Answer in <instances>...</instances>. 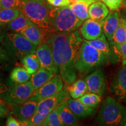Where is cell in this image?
<instances>
[{
	"mask_svg": "<svg viewBox=\"0 0 126 126\" xmlns=\"http://www.w3.org/2000/svg\"><path fill=\"white\" fill-rule=\"evenodd\" d=\"M8 108L3 102H0V118L4 117L8 114Z\"/></svg>",
	"mask_w": 126,
	"mask_h": 126,
	"instance_id": "39",
	"label": "cell"
},
{
	"mask_svg": "<svg viewBox=\"0 0 126 126\" xmlns=\"http://www.w3.org/2000/svg\"><path fill=\"white\" fill-rule=\"evenodd\" d=\"M108 60L102 52L83 40L75 68L79 73L85 74L104 65Z\"/></svg>",
	"mask_w": 126,
	"mask_h": 126,
	"instance_id": "5",
	"label": "cell"
},
{
	"mask_svg": "<svg viewBox=\"0 0 126 126\" xmlns=\"http://www.w3.org/2000/svg\"><path fill=\"white\" fill-rule=\"evenodd\" d=\"M69 1H70V2H71V3L77 2H81V1H84V2L87 3L88 5H89L91 4L90 2H89V0H69Z\"/></svg>",
	"mask_w": 126,
	"mask_h": 126,
	"instance_id": "41",
	"label": "cell"
},
{
	"mask_svg": "<svg viewBox=\"0 0 126 126\" xmlns=\"http://www.w3.org/2000/svg\"><path fill=\"white\" fill-rule=\"evenodd\" d=\"M42 126H64L57 109L55 108L50 111L49 114L47 115Z\"/></svg>",
	"mask_w": 126,
	"mask_h": 126,
	"instance_id": "31",
	"label": "cell"
},
{
	"mask_svg": "<svg viewBox=\"0 0 126 126\" xmlns=\"http://www.w3.org/2000/svg\"><path fill=\"white\" fill-rule=\"evenodd\" d=\"M124 64H126V59L123 61V65H124Z\"/></svg>",
	"mask_w": 126,
	"mask_h": 126,
	"instance_id": "44",
	"label": "cell"
},
{
	"mask_svg": "<svg viewBox=\"0 0 126 126\" xmlns=\"http://www.w3.org/2000/svg\"><path fill=\"white\" fill-rule=\"evenodd\" d=\"M120 20L119 12L118 11H113L102 22L103 33L109 42L112 40L115 31L119 25Z\"/></svg>",
	"mask_w": 126,
	"mask_h": 126,
	"instance_id": "15",
	"label": "cell"
},
{
	"mask_svg": "<svg viewBox=\"0 0 126 126\" xmlns=\"http://www.w3.org/2000/svg\"><path fill=\"white\" fill-rule=\"evenodd\" d=\"M122 6L123 8H126V0H123V3Z\"/></svg>",
	"mask_w": 126,
	"mask_h": 126,
	"instance_id": "42",
	"label": "cell"
},
{
	"mask_svg": "<svg viewBox=\"0 0 126 126\" xmlns=\"http://www.w3.org/2000/svg\"><path fill=\"white\" fill-rule=\"evenodd\" d=\"M6 126H20V122L18 119H16L12 115H9L8 117Z\"/></svg>",
	"mask_w": 126,
	"mask_h": 126,
	"instance_id": "37",
	"label": "cell"
},
{
	"mask_svg": "<svg viewBox=\"0 0 126 126\" xmlns=\"http://www.w3.org/2000/svg\"><path fill=\"white\" fill-rule=\"evenodd\" d=\"M55 75L48 69L40 67L37 72L32 74L31 78V82L34 90L36 91L49 81Z\"/></svg>",
	"mask_w": 126,
	"mask_h": 126,
	"instance_id": "18",
	"label": "cell"
},
{
	"mask_svg": "<svg viewBox=\"0 0 126 126\" xmlns=\"http://www.w3.org/2000/svg\"><path fill=\"white\" fill-rule=\"evenodd\" d=\"M89 2H90L91 4H92V1H91V0H89Z\"/></svg>",
	"mask_w": 126,
	"mask_h": 126,
	"instance_id": "45",
	"label": "cell"
},
{
	"mask_svg": "<svg viewBox=\"0 0 126 126\" xmlns=\"http://www.w3.org/2000/svg\"><path fill=\"white\" fill-rule=\"evenodd\" d=\"M39 102L31 97L23 103L14 106L12 114L20 122L29 120L37 111Z\"/></svg>",
	"mask_w": 126,
	"mask_h": 126,
	"instance_id": "12",
	"label": "cell"
},
{
	"mask_svg": "<svg viewBox=\"0 0 126 126\" xmlns=\"http://www.w3.org/2000/svg\"><path fill=\"white\" fill-rule=\"evenodd\" d=\"M50 8L44 0H21L19 9L32 22L50 33L53 32L50 25Z\"/></svg>",
	"mask_w": 126,
	"mask_h": 126,
	"instance_id": "3",
	"label": "cell"
},
{
	"mask_svg": "<svg viewBox=\"0 0 126 126\" xmlns=\"http://www.w3.org/2000/svg\"><path fill=\"white\" fill-rule=\"evenodd\" d=\"M88 6H89V5H88L86 2L81 1L72 3L71 4H70L69 7L77 18L82 21H84L89 18L88 13Z\"/></svg>",
	"mask_w": 126,
	"mask_h": 126,
	"instance_id": "26",
	"label": "cell"
},
{
	"mask_svg": "<svg viewBox=\"0 0 126 126\" xmlns=\"http://www.w3.org/2000/svg\"><path fill=\"white\" fill-rule=\"evenodd\" d=\"M31 22V20L20 11L19 15L7 25L6 29L11 32H19Z\"/></svg>",
	"mask_w": 126,
	"mask_h": 126,
	"instance_id": "23",
	"label": "cell"
},
{
	"mask_svg": "<svg viewBox=\"0 0 126 126\" xmlns=\"http://www.w3.org/2000/svg\"><path fill=\"white\" fill-rule=\"evenodd\" d=\"M111 11H117L122 6L123 0H102Z\"/></svg>",
	"mask_w": 126,
	"mask_h": 126,
	"instance_id": "35",
	"label": "cell"
},
{
	"mask_svg": "<svg viewBox=\"0 0 126 126\" xmlns=\"http://www.w3.org/2000/svg\"><path fill=\"white\" fill-rule=\"evenodd\" d=\"M86 43H87L96 48L99 51L102 52L103 54L106 56L108 59H112V53L110 48L109 44L107 41L106 37L103 33L98 38L92 40H83Z\"/></svg>",
	"mask_w": 126,
	"mask_h": 126,
	"instance_id": "21",
	"label": "cell"
},
{
	"mask_svg": "<svg viewBox=\"0 0 126 126\" xmlns=\"http://www.w3.org/2000/svg\"><path fill=\"white\" fill-rule=\"evenodd\" d=\"M3 46L14 60L22 59L29 54L36 53L37 46L19 32H7Z\"/></svg>",
	"mask_w": 126,
	"mask_h": 126,
	"instance_id": "6",
	"label": "cell"
},
{
	"mask_svg": "<svg viewBox=\"0 0 126 126\" xmlns=\"http://www.w3.org/2000/svg\"><path fill=\"white\" fill-rule=\"evenodd\" d=\"M21 0H1V8H19Z\"/></svg>",
	"mask_w": 126,
	"mask_h": 126,
	"instance_id": "34",
	"label": "cell"
},
{
	"mask_svg": "<svg viewBox=\"0 0 126 126\" xmlns=\"http://www.w3.org/2000/svg\"><path fill=\"white\" fill-rule=\"evenodd\" d=\"M31 81L23 83H15L8 92L0 97L8 105L15 106L28 100L34 92Z\"/></svg>",
	"mask_w": 126,
	"mask_h": 126,
	"instance_id": "7",
	"label": "cell"
},
{
	"mask_svg": "<svg viewBox=\"0 0 126 126\" xmlns=\"http://www.w3.org/2000/svg\"><path fill=\"white\" fill-rule=\"evenodd\" d=\"M6 31H7L6 28L0 25V42H2V41L4 40L7 32Z\"/></svg>",
	"mask_w": 126,
	"mask_h": 126,
	"instance_id": "40",
	"label": "cell"
},
{
	"mask_svg": "<svg viewBox=\"0 0 126 126\" xmlns=\"http://www.w3.org/2000/svg\"><path fill=\"white\" fill-rule=\"evenodd\" d=\"M46 42L51 46L53 58L64 82L71 84L76 80L75 64L83 40L79 32L75 30L68 33H48Z\"/></svg>",
	"mask_w": 126,
	"mask_h": 126,
	"instance_id": "1",
	"label": "cell"
},
{
	"mask_svg": "<svg viewBox=\"0 0 126 126\" xmlns=\"http://www.w3.org/2000/svg\"><path fill=\"white\" fill-rule=\"evenodd\" d=\"M85 105L92 108H96L101 102V97L99 94L89 92L83 94L78 99Z\"/></svg>",
	"mask_w": 126,
	"mask_h": 126,
	"instance_id": "30",
	"label": "cell"
},
{
	"mask_svg": "<svg viewBox=\"0 0 126 126\" xmlns=\"http://www.w3.org/2000/svg\"><path fill=\"white\" fill-rule=\"evenodd\" d=\"M56 109L64 126H72L77 125L78 123L77 116L70 109L65 100L60 104Z\"/></svg>",
	"mask_w": 126,
	"mask_h": 126,
	"instance_id": "20",
	"label": "cell"
},
{
	"mask_svg": "<svg viewBox=\"0 0 126 126\" xmlns=\"http://www.w3.org/2000/svg\"><path fill=\"white\" fill-rule=\"evenodd\" d=\"M19 8H0V25L5 27L20 14Z\"/></svg>",
	"mask_w": 126,
	"mask_h": 126,
	"instance_id": "28",
	"label": "cell"
},
{
	"mask_svg": "<svg viewBox=\"0 0 126 126\" xmlns=\"http://www.w3.org/2000/svg\"><path fill=\"white\" fill-rule=\"evenodd\" d=\"M0 102H2V100H0Z\"/></svg>",
	"mask_w": 126,
	"mask_h": 126,
	"instance_id": "46",
	"label": "cell"
},
{
	"mask_svg": "<svg viewBox=\"0 0 126 126\" xmlns=\"http://www.w3.org/2000/svg\"><path fill=\"white\" fill-rule=\"evenodd\" d=\"M110 90L119 100L126 102V64H124L113 77Z\"/></svg>",
	"mask_w": 126,
	"mask_h": 126,
	"instance_id": "10",
	"label": "cell"
},
{
	"mask_svg": "<svg viewBox=\"0 0 126 126\" xmlns=\"http://www.w3.org/2000/svg\"><path fill=\"white\" fill-rule=\"evenodd\" d=\"M89 18L93 20L102 22L109 14V9L104 2L96 1L89 5L88 8Z\"/></svg>",
	"mask_w": 126,
	"mask_h": 126,
	"instance_id": "19",
	"label": "cell"
},
{
	"mask_svg": "<svg viewBox=\"0 0 126 126\" xmlns=\"http://www.w3.org/2000/svg\"><path fill=\"white\" fill-rule=\"evenodd\" d=\"M88 91L102 96L106 89V82L101 69H96L85 78Z\"/></svg>",
	"mask_w": 126,
	"mask_h": 126,
	"instance_id": "11",
	"label": "cell"
},
{
	"mask_svg": "<svg viewBox=\"0 0 126 126\" xmlns=\"http://www.w3.org/2000/svg\"><path fill=\"white\" fill-rule=\"evenodd\" d=\"M36 54L40 61L41 67L48 69L55 74L59 72L53 58L51 47L49 44L46 42L41 43L37 47Z\"/></svg>",
	"mask_w": 126,
	"mask_h": 126,
	"instance_id": "9",
	"label": "cell"
},
{
	"mask_svg": "<svg viewBox=\"0 0 126 126\" xmlns=\"http://www.w3.org/2000/svg\"><path fill=\"white\" fill-rule=\"evenodd\" d=\"M69 94L72 98L78 99L88 91L85 80L78 79L75 81L67 88Z\"/></svg>",
	"mask_w": 126,
	"mask_h": 126,
	"instance_id": "22",
	"label": "cell"
},
{
	"mask_svg": "<svg viewBox=\"0 0 126 126\" xmlns=\"http://www.w3.org/2000/svg\"><path fill=\"white\" fill-rule=\"evenodd\" d=\"M65 102L72 112L79 118L91 117L96 113L94 108L86 106L78 99H73L68 96Z\"/></svg>",
	"mask_w": 126,
	"mask_h": 126,
	"instance_id": "16",
	"label": "cell"
},
{
	"mask_svg": "<svg viewBox=\"0 0 126 126\" xmlns=\"http://www.w3.org/2000/svg\"><path fill=\"white\" fill-rule=\"evenodd\" d=\"M68 91L65 89H62L57 94L52 96L48 97L39 102L37 110L47 109L53 110L56 108L60 104L65 101L67 97L68 96Z\"/></svg>",
	"mask_w": 126,
	"mask_h": 126,
	"instance_id": "17",
	"label": "cell"
},
{
	"mask_svg": "<svg viewBox=\"0 0 126 126\" xmlns=\"http://www.w3.org/2000/svg\"><path fill=\"white\" fill-rule=\"evenodd\" d=\"M51 111V110L47 109L37 110L31 119L20 122V126H41L46 118L47 115L49 114Z\"/></svg>",
	"mask_w": 126,
	"mask_h": 126,
	"instance_id": "25",
	"label": "cell"
},
{
	"mask_svg": "<svg viewBox=\"0 0 126 126\" xmlns=\"http://www.w3.org/2000/svg\"><path fill=\"white\" fill-rule=\"evenodd\" d=\"M48 4L54 7H65L69 6L70 4V1L69 0H46Z\"/></svg>",
	"mask_w": 126,
	"mask_h": 126,
	"instance_id": "36",
	"label": "cell"
},
{
	"mask_svg": "<svg viewBox=\"0 0 126 126\" xmlns=\"http://www.w3.org/2000/svg\"><path fill=\"white\" fill-rule=\"evenodd\" d=\"M23 67L31 75L38 71L40 67V63L36 53L26 55L22 59Z\"/></svg>",
	"mask_w": 126,
	"mask_h": 126,
	"instance_id": "24",
	"label": "cell"
},
{
	"mask_svg": "<svg viewBox=\"0 0 126 126\" xmlns=\"http://www.w3.org/2000/svg\"><path fill=\"white\" fill-rule=\"evenodd\" d=\"M8 86L4 81L2 78L0 77V96L9 91Z\"/></svg>",
	"mask_w": 126,
	"mask_h": 126,
	"instance_id": "38",
	"label": "cell"
},
{
	"mask_svg": "<svg viewBox=\"0 0 126 126\" xmlns=\"http://www.w3.org/2000/svg\"><path fill=\"white\" fill-rule=\"evenodd\" d=\"M13 61L7 50L0 46V71L8 70L13 64Z\"/></svg>",
	"mask_w": 126,
	"mask_h": 126,
	"instance_id": "32",
	"label": "cell"
},
{
	"mask_svg": "<svg viewBox=\"0 0 126 126\" xmlns=\"http://www.w3.org/2000/svg\"><path fill=\"white\" fill-rule=\"evenodd\" d=\"M97 122L102 126H126V108L113 97H106L99 109Z\"/></svg>",
	"mask_w": 126,
	"mask_h": 126,
	"instance_id": "4",
	"label": "cell"
},
{
	"mask_svg": "<svg viewBox=\"0 0 126 126\" xmlns=\"http://www.w3.org/2000/svg\"><path fill=\"white\" fill-rule=\"evenodd\" d=\"M126 42V20L120 18L119 26L115 31L112 40L110 43L114 45H122Z\"/></svg>",
	"mask_w": 126,
	"mask_h": 126,
	"instance_id": "29",
	"label": "cell"
},
{
	"mask_svg": "<svg viewBox=\"0 0 126 126\" xmlns=\"http://www.w3.org/2000/svg\"><path fill=\"white\" fill-rule=\"evenodd\" d=\"M31 74L24 67H17L14 68L10 74V79L15 83H23L31 79Z\"/></svg>",
	"mask_w": 126,
	"mask_h": 126,
	"instance_id": "27",
	"label": "cell"
},
{
	"mask_svg": "<svg viewBox=\"0 0 126 126\" xmlns=\"http://www.w3.org/2000/svg\"><path fill=\"white\" fill-rule=\"evenodd\" d=\"M110 47L112 53V59L124 60L126 59V42L122 45H114L110 42Z\"/></svg>",
	"mask_w": 126,
	"mask_h": 126,
	"instance_id": "33",
	"label": "cell"
},
{
	"mask_svg": "<svg viewBox=\"0 0 126 126\" xmlns=\"http://www.w3.org/2000/svg\"><path fill=\"white\" fill-rule=\"evenodd\" d=\"M0 1H1V0H0Z\"/></svg>",
	"mask_w": 126,
	"mask_h": 126,
	"instance_id": "48",
	"label": "cell"
},
{
	"mask_svg": "<svg viewBox=\"0 0 126 126\" xmlns=\"http://www.w3.org/2000/svg\"><path fill=\"white\" fill-rule=\"evenodd\" d=\"M63 82L61 75L56 74L49 81L34 91L31 97L40 101L47 97L54 96L63 89Z\"/></svg>",
	"mask_w": 126,
	"mask_h": 126,
	"instance_id": "8",
	"label": "cell"
},
{
	"mask_svg": "<svg viewBox=\"0 0 126 126\" xmlns=\"http://www.w3.org/2000/svg\"><path fill=\"white\" fill-rule=\"evenodd\" d=\"M124 8V12H125V13L126 14V8ZM122 18H126V14H125V15H124V16H123Z\"/></svg>",
	"mask_w": 126,
	"mask_h": 126,
	"instance_id": "43",
	"label": "cell"
},
{
	"mask_svg": "<svg viewBox=\"0 0 126 126\" xmlns=\"http://www.w3.org/2000/svg\"><path fill=\"white\" fill-rule=\"evenodd\" d=\"M19 33L23 34L37 46L43 43V40L46 39V36L48 34V33L32 22Z\"/></svg>",
	"mask_w": 126,
	"mask_h": 126,
	"instance_id": "14",
	"label": "cell"
},
{
	"mask_svg": "<svg viewBox=\"0 0 126 126\" xmlns=\"http://www.w3.org/2000/svg\"><path fill=\"white\" fill-rule=\"evenodd\" d=\"M50 25L52 31L58 33H68L77 30L83 21L77 18L69 6H50Z\"/></svg>",
	"mask_w": 126,
	"mask_h": 126,
	"instance_id": "2",
	"label": "cell"
},
{
	"mask_svg": "<svg viewBox=\"0 0 126 126\" xmlns=\"http://www.w3.org/2000/svg\"><path fill=\"white\" fill-rule=\"evenodd\" d=\"M102 22L88 19L80 28V34L86 40H92L98 38L103 33Z\"/></svg>",
	"mask_w": 126,
	"mask_h": 126,
	"instance_id": "13",
	"label": "cell"
},
{
	"mask_svg": "<svg viewBox=\"0 0 126 126\" xmlns=\"http://www.w3.org/2000/svg\"><path fill=\"white\" fill-rule=\"evenodd\" d=\"M124 19H126V18H124Z\"/></svg>",
	"mask_w": 126,
	"mask_h": 126,
	"instance_id": "47",
	"label": "cell"
}]
</instances>
